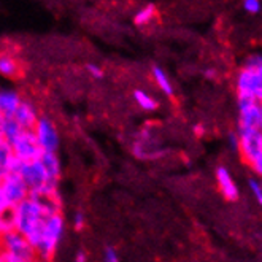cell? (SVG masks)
<instances>
[{"label": "cell", "mask_w": 262, "mask_h": 262, "mask_svg": "<svg viewBox=\"0 0 262 262\" xmlns=\"http://www.w3.org/2000/svg\"><path fill=\"white\" fill-rule=\"evenodd\" d=\"M0 75L8 76V78H16L19 75V64L11 53L0 54Z\"/></svg>", "instance_id": "obj_16"}, {"label": "cell", "mask_w": 262, "mask_h": 262, "mask_svg": "<svg viewBox=\"0 0 262 262\" xmlns=\"http://www.w3.org/2000/svg\"><path fill=\"white\" fill-rule=\"evenodd\" d=\"M229 145H230V148L232 149H238V137H237V134H229Z\"/></svg>", "instance_id": "obj_28"}, {"label": "cell", "mask_w": 262, "mask_h": 262, "mask_svg": "<svg viewBox=\"0 0 262 262\" xmlns=\"http://www.w3.org/2000/svg\"><path fill=\"white\" fill-rule=\"evenodd\" d=\"M260 119H262V103H260ZM259 130L262 132V121H260V127H259Z\"/></svg>", "instance_id": "obj_32"}, {"label": "cell", "mask_w": 262, "mask_h": 262, "mask_svg": "<svg viewBox=\"0 0 262 262\" xmlns=\"http://www.w3.org/2000/svg\"><path fill=\"white\" fill-rule=\"evenodd\" d=\"M194 134H195L197 137H202V135L205 134V129H204V126H202V124H197V126H194Z\"/></svg>", "instance_id": "obj_29"}, {"label": "cell", "mask_w": 262, "mask_h": 262, "mask_svg": "<svg viewBox=\"0 0 262 262\" xmlns=\"http://www.w3.org/2000/svg\"><path fill=\"white\" fill-rule=\"evenodd\" d=\"M64 234V218L62 214H54V216H46L43 237L37 245L35 253L41 260H50L54 254L57 243L62 238Z\"/></svg>", "instance_id": "obj_1"}, {"label": "cell", "mask_w": 262, "mask_h": 262, "mask_svg": "<svg viewBox=\"0 0 262 262\" xmlns=\"http://www.w3.org/2000/svg\"><path fill=\"white\" fill-rule=\"evenodd\" d=\"M32 202L45 213V216H54L60 214L62 210V199H60L57 188L53 186H43L37 191H29V197Z\"/></svg>", "instance_id": "obj_4"}, {"label": "cell", "mask_w": 262, "mask_h": 262, "mask_svg": "<svg viewBox=\"0 0 262 262\" xmlns=\"http://www.w3.org/2000/svg\"><path fill=\"white\" fill-rule=\"evenodd\" d=\"M23 134V127L18 124L14 118H4L2 124H0V137L10 145H13V142Z\"/></svg>", "instance_id": "obj_15"}, {"label": "cell", "mask_w": 262, "mask_h": 262, "mask_svg": "<svg viewBox=\"0 0 262 262\" xmlns=\"http://www.w3.org/2000/svg\"><path fill=\"white\" fill-rule=\"evenodd\" d=\"M75 262H88L86 254H84L83 251H80L78 254H76V257H75Z\"/></svg>", "instance_id": "obj_30"}, {"label": "cell", "mask_w": 262, "mask_h": 262, "mask_svg": "<svg viewBox=\"0 0 262 262\" xmlns=\"http://www.w3.org/2000/svg\"><path fill=\"white\" fill-rule=\"evenodd\" d=\"M216 180L220 184L221 194L227 199V200H237L238 199V188L235 181L230 177L229 170L226 167H218L216 170Z\"/></svg>", "instance_id": "obj_11"}, {"label": "cell", "mask_w": 262, "mask_h": 262, "mask_svg": "<svg viewBox=\"0 0 262 262\" xmlns=\"http://www.w3.org/2000/svg\"><path fill=\"white\" fill-rule=\"evenodd\" d=\"M16 211H18L16 232H19L24 238L32 234L46 218L45 213L30 199H26L21 204H18Z\"/></svg>", "instance_id": "obj_2"}, {"label": "cell", "mask_w": 262, "mask_h": 262, "mask_svg": "<svg viewBox=\"0 0 262 262\" xmlns=\"http://www.w3.org/2000/svg\"><path fill=\"white\" fill-rule=\"evenodd\" d=\"M152 76H154V81L159 86V89L164 92L165 96L172 97L173 96V86L168 80V76L165 75V72L161 67H152Z\"/></svg>", "instance_id": "obj_18"}, {"label": "cell", "mask_w": 262, "mask_h": 262, "mask_svg": "<svg viewBox=\"0 0 262 262\" xmlns=\"http://www.w3.org/2000/svg\"><path fill=\"white\" fill-rule=\"evenodd\" d=\"M237 137L242 158L251 164L262 152V132L259 129H237Z\"/></svg>", "instance_id": "obj_6"}, {"label": "cell", "mask_w": 262, "mask_h": 262, "mask_svg": "<svg viewBox=\"0 0 262 262\" xmlns=\"http://www.w3.org/2000/svg\"><path fill=\"white\" fill-rule=\"evenodd\" d=\"M34 132L43 151L56 152V149L59 148V134L48 118H38Z\"/></svg>", "instance_id": "obj_8"}, {"label": "cell", "mask_w": 262, "mask_h": 262, "mask_svg": "<svg viewBox=\"0 0 262 262\" xmlns=\"http://www.w3.org/2000/svg\"><path fill=\"white\" fill-rule=\"evenodd\" d=\"M86 70L89 72V75L92 76V78H96V80L103 78V70L99 66H96V64H88L86 66Z\"/></svg>", "instance_id": "obj_26"}, {"label": "cell", "mask_w": 262, "mask_h": 262, "mask_svg": "<svg viewBox=\"0 0 262 262\" xmlns=\"http://www.w3.org/2000/svg\"><path fill=\"white\" fill-rule=\"evenodd\" d=\"M5 205H8V202H7V199H5V195H4L2 189H0V208H4Z\"/></svg>", "instance_id": "obj_31"}, {"label": "cell", "mask_w": 262, "mask_h": 262, "mask_svg": "<svg viewBox=\"0 0 262 262\" xmlns=\"http://www.w3.org/2000/svg\"><path fill=\"white\" fill-rule=\"evenodd\" d=\"M250 165L253 167V170H254L259 177H262V152L259 154V156H257Z\"/></svg>", "instance_id": "obj_27"}, {"label": "cell", "mask_w": 262, "mask_h": 262, "mask_svg": "<svg viewBox=\"0 0 262 262\" xmlns=\"http://www.w3.org/2000/svg\"><path fill=\"white\" fill-rule=\"evenodd\" d=\"M13 118L23 127V130H34L38 121V115L35 108L29 102H21L19 108L13 115Z\"/></svg>", "instance_id": "obj_10"}, {"label": "cell", "mask_w": 262, "mask_h": 262, "mask_svg": "<svg viewBox=\"0 0 262 262\" xmlns=\"http://www.w3.org/2000/svg\"><path fill=\"white\" fill-rule=\"evenodd\" d=\"M84 224H86V216H84V213L81 211V210H78L75 213V216H73V227H75V230H83V227H84Z\"/></svg>", "instance_id": "obj_24"}, {"label": "cell", "mask_w": 262, "mask_h": 262, "mask_svg": "<svg viewBox=\"0 0 262 262\" xmlns=\"http://www.w3.org/2000/svg\"><path fill=\"white\" fill-rule=\"evenodd\" d=\"M154 16H156V7H154V5H146L140 11L135 13L134 23L137 26H146V24H149L154 19Z\"/></svg>", "instance_id": "obj_19"}, {"label": "cell", "mask_w": 262, "mask_h": 262, "mask_svg": "<svg viewBox=\"0 0 262 262\" xmlns=\"http://www.w3.org/2000/svg\"><path fill=\"white\" fill-rule=\"evenodd\" d=\"M103 262H119V254L113 246H106L103 251Z\"/></svg>", "instance_id": "obj_22"}, {"label": "cell", "mask_w": 262, "mask_h": 262, "mask_svg": "<svg viewBox=\"0 0 262 262\" xmlns=\"http://www.w3.org/2000/svg\"><path fill=\"white\" fill-rule=\"evenodd\" d=\"M0 250L7 251L19 262H37V253L30 243L16 230L0 235Z\"/></svg>", "instance_id": "obj_3"}, {"label": "cell", "mask_w": 262, "mask_h": 262, "mask_svg": "<svg viewBox=\"0 0 262 262\" xmlns=\"http://www.w3.org/2000/svg\"><path fill=\"white\" fill-rule=\"evenodd\" d=\"M11 148H13L14 156L24 162L40 161L43 154V149L38 145V140L34 130H23V134L13 142Z\"/></svg>", "instance_id": "obj_5"}, {"label": "cell", "mask_w": 262, "mask_h": 262, "mask_svg": "<svg viewBox=\"0 0 262 262\" xmlns=\"http://www.w3.org/2000/svg\"><path fill=\"white\" fill-rule=\"evenodd\" d=\"M245 70L250 72H257L262 69V54H251L248 59L245 60Z\"/></svg>", "instance_id": "obj_21"}, {"label": "cell", "mask_w": 262, "mask_h": 262, "mask_svg": "<svg viewBox=\"0 0 262 262\" xmlns=\"http://www.w3.org/2000/svg\"><path fill=\"white\" fill-rule=\"evenodd\" d=\"M21 97L14 91H0V113L4 118H13L21 105Z\"/></svg>", "instance_id": "obj_13"}, {"label": "cell", "mask_w": 262, "mask_h": 262, "mask_svg": "<svg viewBox=\"0 0 262 262\" xmlns=\"http://www.w3.org/2000/svg\"><path fill=\"white\" fill-rule=\"evenodd\" d=\"M238 127L237 129H259L260 127V103H254L250 108L238 112Z\"/></svg>", "instance_id": "obj_12"}, {"label": "cell", "mask_w": 262, "mask_h": 262, "mask_svg": "<svg viewBox=\"0 0 262 262\" xmlns=\"http://www.w3.org/2000/svg\"><path fill=\"white\" fill-rule=\"evenodd\" d=\"M248 183H250V188H251V191H253V194H254L256 200H257V202L262 205V184H260V183H257L256 180H250Z\"/></svg>", "instance_id": "obj_25"}, {"label": "cell", "mask_w": 262, "mask_h": 262, "mask_svg": "<svg viewBox=\"0 0 262 262\" xmlns=\"http://www.w3.org/2000/svg\"><path fill=\"white\" fill-rule=\"evenodd\" d=\"M13 158H14V154H13L11 145L7 143L4 138L0 137V168H2L4 172H7V168Z\"/></svg>", "instance_id": "obj_20"}, {"label": "cell", "mask_w": 262, "mask_h": 262, "mask_svg": "<svg viewBox=\"0 0 262 262\" xmlns=\"http://www.w3.org/2000/svg\"><path fill=\"white\" fill-rule=\"evenodd\" d=\"M243 8L248 13H251V14H256V13H259L262 10V5H260L259 0H245Z\"/></svg>", "instance_id": "obj_23"}, {"label": "cell", "mask_w": 262, "mask_h": 262, "mask_svg": "<svg viewBox=\"0 0 262 262\" xmlns=\"http://www.w3.org/2000/svg\"><path fill=\"white\" fill-rule=\"evenodd\" d=\"M2 119H4V116H2V113H0V124H2Z\"/></svg>", "instance_id": "obj_34"}, {"label": "cell", "mask_w": 262, "mask_h": 262, "mask_svg": "<svg viewBox=\"0 0 262 262\" xmlns=\"http://www.w3.org/2000/svg\"><path fill=\"white\" fill-rule=\"evenodd\" d=\"M134 100L145 112H156V108H158V102L154 100V97H151L148 92H145L142 89L134 91Z\"/></svg>", "instance_id": "obj_17"}, {"label": "cell", "mask_w": 262, "mask_h": 262, "mask_svg": "<svg viewBox=\"0 0 262 262\" xmlns=\"http://www.w3.org/2000/svg\"><path fill=\"white\" fill-rule=\"evenodd\" d=\"M4 175H5V172L2 170V168H0V183H2V178H4Z\"/></svg>", "instance_id": "obj_33"}, {"label": "cell", "mask_w": 262, "mask_h": 262, "mask_svg": "<svg viewBox=\"0 0 262 262\" xmlns=\"http://www.w3.org/2000/svg\"><path fill=\"white\" fill-rule=\"evenodd\" d=\"M16 218H18L16 205L8 204L4 208H0V235L16 230Z\"/></svg>", "instance_id": "obj_14"}, {"label": "cell", "mask_w": 262, "mask_h": 262, "mask_svg": "<svg viewBox=\"0 0 262 262\" xmlns=\"http://www.w3.org/2000/svg\"><path fill=\"white\" fill-rule=\"evenodd\" d=\"M40 162L46 172V177H48V186L57 188V183L60 178V162L56 152H50V151H43Z\"/></svg>", "instance_id": "obj_9"}, {"label": "cell", "mask_w": 262, "mask_h": 262, "mask_svg": "<svg viewBox=\"0 0 262 262\" xmlns=\"http://www.w3.org/2000/svg\"><path fill=\"white\" fill-rule=\"evenodd\" d=\"M0 189H2L7 202L11 205H18L29 197V188L18 173L5 172L2 183H0Z\"/></svg>", "instance_id": "obj_7"}]
</instances>
